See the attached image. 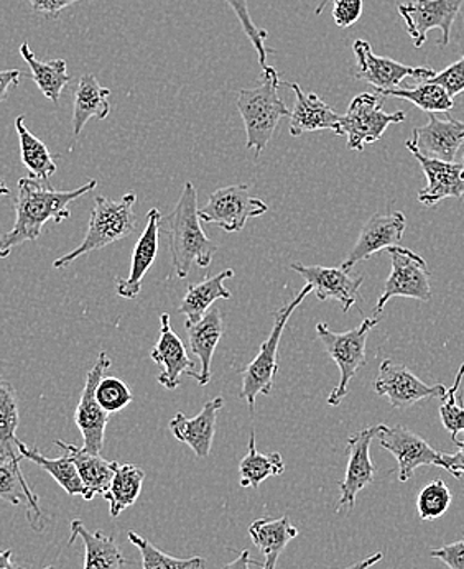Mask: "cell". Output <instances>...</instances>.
I'll return each instance as SVG.
<instances>
[{
    "instance_id": "6da1fadb",
    "label": "cell",
    "mask_w": 464,
    "mask_h": 569,
    "mask_svg": "<svg viewBox=\"0 0 464 569\" xmlns=\"http://www.w3.org/2000/svg\"><path fill=\"white\" fill-rule=\"evenodd\" d=\"M96 187L98 181L89 180L77 190L57 191L51 188L50 181L33 177L20 178L16 198V224L9 232L0 234V259H7L16 247L37 241L48 221L60 224L65 219H70V204Z\"/></svg>"
},
{
    "instance_id": "7a4b0ae2",
    "label": "cell",
    "mask_w": 464,
    "mask_h": 569,
    "mask_svg": "<svg viewBox=\"0 0 464 569\" xmlns=\"http://www.w3.org/2000/svg\"><path fill=\"white\" fill-rule=\"evenodd\" d=\"M198 216V193L191 181L184 187L180 200L174 211L161 218L160 229H165L170 242L171 266L177 279H187L191 267L208 269L219 247L203 232Z\"/></svg>"
},
{
    "instance_id": "3957f363",
    "label": "cell",
    "mask_w": 464,
    "mask_h": 569,
    "mask_svg": "<svg viewBox=\"0 0 464 569\" xmlns=\"http://www.w3.org/2000/svg\"><path fill=\"white\" fill-rule=\"evenodd\" d=\"M278 88L280 78L277 70L267 67L257 88L237 91L236 106L246 127V147L256 150L257 159L269 146L278 122L290 118V111L278 96Z\"/></svg>"
},
{
    "instance_id": "277c9868",
    "label": "cell",
    "mask_w": 464,
    "mask_h": 569,
    "mask_svg": "<svg viewBox=\"0 0 464 569\" xmlns=\"http://www.w3.org/2000/svg\"><path fill=\"white\" fill-rule=\"evenodd\" d=\"M136 201L137 194L134 191L124 194L122 200L119 201L105 197L96 198L86 238L77 249L55 260V269H65L86 253L105 249L129 238L136 229V214H134Z\"/></svg>"
},
{
    "instance_id": "5b68a950",
    "label": "cell",
    "mask_w": 464,
    "mask_h": 569,
    "mask_svg": "<svg viewBox=\"0 0 464 569\" xmlns=\"http://www.w3.org/2000/svg\"><path fill=\"white\" fill-rule=\"evenodd\" d=\"M381 318H366L357 328L346 332H335L328 325H316V335L325 346L329 358L335 361L342 372L338 386L329 393L328 403L338 407L342 400L348 396L351 379L356 376L361 367L366 366L367 336L374 326L379 325Z\"/></svg>"
},
{
    "instance_id": "8992f818",
    "label": "cell",
    "mask_w": 464,
    "mask_h": 569,
    "mask_svg": "<svg viewBox=\"0 0 464 569\" xmlns=\"http://www.w3.org/2000/svg\"><path fill=\"white\" fill-rule=\"evenodd\" d=\"M312 291V284H307L290 303L285 305V307H282L280 310L275 313L274 328H272L269 338L260 346V351L259 355L256 356V359L244 370L240 397L246 400L250 410H254L257 397L270 396L274 379L278 370V345H280L285 326H287L294 311L304 303L305 298H307Z\"/></svg>"
},
{
    "instance_id": "52a82bcc",
    "label": "cell",
    "mask_w": 464,
    "mask_h": 569,
    "mask_svg": "<svg viewBox=\"0 0 464 569\" xmlns=\"http://www.w3.org/2000/svg\"><path fill=\"white\" fill-rule=\"evenodd\" d=\"M383 108L384 96L379 92L376 94L363 92L351 101L348 111L339 121V136L348 139L346 146L349 150L363 152L367 143L383 139L388 126L405 121L404 111L387 114Z\"/></svg>"
},
{
    "instance_id": "ba28073f",
    "label": "cell",
    "mask_w": 464,
    "mask_h": 569,
    "mask_svg": "<svg viewBox=\"0 0 464 569\" xmlns=\"http://www.w3.org/2000/svg\"><path fill=\"white\" fill-rule=\"evenodd\" d=\"M391 256L392 272L384 284L383 295L377 301L374 313H383L384 307L392 298L404 297L414 300H432L428 266L421 256L402 246L387 249Z\"/></svg>"
},
{
    "instance_id": "9c48e42d",
    "label": "cell",
    "mask_w": 464,
    "mask_h": 569,
    "mask_svg": "<svg viewBox=\"0 0 464 569\" xmlns=\"http://www.w3.org/2000/svg\"><path fill=\"white\" fill-rule=\"evenodd\" d=\"M269 206L259 198L250 197L247 184L219 188L209 197L208 203L198 208L203 222L216 224L226 232H240L250 218L266 214Z\"/></svg>"
},
{
    "instance_id": "30bf717a",
    "label": "cell",
    "mask_w": 464,
    "mask_h": 569,
    "mask_svg": "<svg viewBox=\"0 0 464 569\" xmlns=\"http://www.w3.org/2000/svg\"><path fill=\"white\" fill-rule=\"evenodd\" d=\"M112 366L111 358L105 351L99 352L95 366L86 376L85 389L75 411V423L81 431L82 449L92 455H101L105 448L106 427H108L109 413L96 399V389L105 377L106 370Z\"/></svg>"
},
{
    "instance_id": "8fae6325",
    "label": "cell",
    "mask_w": 464,
    "mask_h": 569,
    "mask_svg": "<svg viewBox=\"0 0 464 569\" xmlns=\"http://www.w3.org/2000/svg\"><path fill=\"white\" fill-rule=\"evenodd\" d=\"M464 0H415L401 3L398 13L404 19L408 36L414 40L415 48L425 44L430 30H442V47L450 43L453 23L462 12Z\"/></svg>"
},
{
    "instance_id": "7c38bea8",
    "label": "cell",
    "mask_w": 464,
    "mask_h": 569,
    "mask_svg": "<svg viewBox=\"0 0 464 569\" xmlns=\"http://www.w3.org/2000/svg\"><path fill=\"white\" fill-rule=\"evenodd\" d=\"M374 390L377 396H386L391 406L398 410L414 407L426 399H445L448 393V389L442 383L426 386L407 367L394 365L388 359L379 367Z\"/></svg>"
},
{
    "instance_id": "4fadbf2b",
    "label": "cell",
    "mask_w": 464,
    "mask_h": 569,
    "mask_svg": "<svg viewBox=\"0 0 464 569\" xmlns=\"http://www.w3.org/2000/svg\"><path fill=\"white\" fill-rule=\"evenodd\" d=\"M377 430H379L377 427L364 428L348 440V447H346L348 466H346L345 479L339 485L342 497L336 503V513H342L343 510L351 512L356 506L357 493L373 485L376 479V466L371 459V443L377 437Z\"/></svg>"
},
{
    "instance_id": "5bb4252c",
    "label": "cell",
    "mask_w": 464,
    "mask_h": 569,
    "mask_svg": "<svg viewBox=\"0 0 464 569\" xmlns=\"http://www.w3.org/2000/svg\"><path fill=\"white\" fill-rule=\"evenodd\" d=\"M353 48L357 61V80L369 82L377 92L401 88L402 81L408 77L426 81L436 74L430 68L407 67L391 58L377 57L366 40L354 41Z\"/></svg>"
},
{
    "instance_id": "9a60e30c",
    "label": "cell",
    "mask_w": 464,
    "mask_h": 569,
    "mask_svg": "<svg viewBox=\"0 0 464 569\" xmlns=\"http://www.w3.org/2000/svg\"><path fill=\"white\" fill-rule=\"evenodd\" d=\"M377 440L381 447L386 448L388 452L395 456L398 462V481L407 482L414 478L415 471L422 466H436L440 455L430 447L424 438L407 430L401 425L387 427V425H377Z\"/></svg>"
},
{
    "instance_id": "2e32d148",
    "label": "cell",
    "mask_w": 464,
    "mask_h": 569,
    "mask_svg": "<svg viewBox=\"0 0 464 569\" xmlns=\"http://www.w3.org/2000/svg\"><path fill=\"white\" fill-rule=\"evenodd\" d=\"M290 267L307 284H312L319 301H339L343 311L348 313L359 300L363 276H353L351 270H345L343 267L304 266V263H292Z\"/></svg>"
},
{
    "instance_id": "e0dca14e",
    "label": "cell",
    "mask_w": 464,
    "mask_h": 569,
    "mask_svg": "<svg viewBox=\"0 0 464 569\" xmlns=\"http://www.w3.org/2000/svg\"><path fill=\"white\" fill-rule=\"evenodd\" d=\"M405 228H407V219H405L404 212L394 211L388 212V214H374L364 224L348 259L343 262V269L351 270L356 263L371 259L374 253L381 252V250L401 246Z\"/></svg>"
},
{
    "instance_id": "ac0fdd59",
    "label": "cell",
    "mask_w": 464,
    "mask_h": 569,
    "mask_svg": "<svg viewBox=\"0 0 464 569\" xmlns=\"http://www.w3.org/2000/svg\"><path fill=\"white\" fill-rule=\"evenodd\" d=\"M407 149L421 163L426 177V187L418 193L422 204L433 208L446 198L464 197V167L455 162L428 159L422 156L415 147L414 140H407Z\"/></svg>"
},
{
    "instance_id": "d6986e66",
    "label": "cell",
    "mask_w": 464,
    "mask_h": 569,
    "mask_svg": "<svg viewBox=\"0 0 464 569\" xmlns=\"http://www.w3.org/2000/svg\"><path fill=\"white\" fill-rule=\"evenodd\" d=\"M422 156L442 162H455L456 153L464 146V121L446 116L445 121L428 114L425 126L415 127L412 136Z\"/></svg>"
},
{
    "instance_id": "ffe728a7",
    "label": "cell",
    "mask_w": 464,
    "mask_h": 569,
    "mask_svg": "<svg viewBox=\"0 0 464 569\" xmlns=\"http://www.w3.org/2000/svg\"><path fill=\"white\" fill-rule=\"evenodd\" d=\"M150 358L164 369L158 376V382L167 390L177 389L184 373L194 379L198 376V372L194 370V362L188 358L184 341L171 329L168 313L160 317V336H158L157 345L150 351Z\"/></svg>"
},
{
    "instance_id": "44dd1931",
    "label": "cell",
    "mask_w": 464,
    "mask_h": 569,
    "mask_svg": "<svg viewBox=\"0 0 464 569\" xmlns=\"http://www.w3.org/2000/svg\"><path fill=\"white\" fill-rule=\"evenodd\" d=\"M160 221L161 214L158 209H150L147 212V224L142 236L134 247L132 266L127 279H116V291L119 297L134 300L139 297L142 290V280L149 272L150 266L157 259L158 242H160Z\"/></svg>"
},
{
    "instance_id": "7402d4cb",
    "label": "cell",
    "mask_w": 464,
    "mask_h": 569,
    "mask_svg": "<svg viewBox=\"0 0 464 569\" xmlns=\"http://www.w3.org/2000/svg\"><path fill=\"white\" fill-rule=\"evenodd\" d=\"M223 407H225V400L221 397H216L211 402L206 403L205 408L194 418H188L180 411L170 421V431L198 458H208L213 441H215L216 420H218V413Z\"/></svg>"
},
{
    "instance_id": "603a6c76",
    "label": "cell",
    "mask_w": 464,
    "mask_h": 569,
    "mask_svg": "<svg viewBox=\"0 0 464 569\" xmlns=\"http://www.w3.org/2000/svg\"><path fill=\"white\" fill-rule=\"evenodd\" d=\"M23 456L0 455V499L12 506H26L27 519L30 527L36 531L45 529V517L39 506V497L36 496L30 486L27 485L20 462Z\"/></svg>"
},
{
    "instance_id": "cb8c5ba5",
    "label": "cell",
    "mask_w": 464,
    "mask_h": 569,
    "mask_svg": "<svg viewBox=\"0 0 464 569\" xmlns=\"http://www.w3.org/2000/svg\"><path fill=\"white\" fill-rule=\"evenodd\" d=\"M292 91L297 96L294 111L290 112V133L300 137L305 132H318V130H333L339 136V121L342 116L336 114L332 106L326 104L319 96L302 89L298 82H288Z\"/></svg>"
},
{
    "instance_id": "d4e9b609",
    "label": "cell",
    "mask_w": 464,
    "mask_h": 569,
    "mask_svg": "<svg viewBox=\"0 0 464 569\" xmlns=\"http://www.w3.org/2000/svg\"><path fill=\"white\" fill-rule=\"evenodd\" d=\"M58 448L63 449L77 466L79 478L85 486V496L82 499L92 500L96 496H105L111 486L119 462L108 461L101 455H92L82 448L75 447L65 441H55Z\"/></svg>"
},
{
    "instance_id": "484cf974",
    "label": "cell",
    "mask_w": 464,
    "mask_h": 569,
    "mask_svg": "<svg viewBox=\"0 0 464 569\" xmlns=\"http://www.w3.org/2000/svg\"><path fill=\"white\" fill-rule=\"evenodd\" d=\"M188 338H190L191 351L201 362L196 380L199 386H208L211 382V362L215 356L216 346L221 341L225 325H223V315L219 308L209 310L198 323H185Z\"/></svg>"
},
{
    "instance_id": "4316f807",
    "label": "cell",
    "mask_w": 464,
    "mask_h": 569,
    "mask_svg": "<svg viewBox=\"0 0 464 569\" xmlns=\"http://www.w3.org/2000/svg\"><path fill=\"white\" fill-rule=\"evenodd\" d=\"M77 538L85 541V567L82 569H120L129 561L124 557L115 537L105 531H89L79 519L71 522V538L68 543L73 545Z\"/></svg>"
},
{
    "instance_id": "83f0119b",
    "label": "cell",
    "mask_w": 464,
    "mask_h": 569,
    "mask_svg": "<svg viewBox=\"0 0 464 569\" xmlns=\"http://www.w3.org/2000/svg\"><path fill=\"white\" fill-rule=\"evenodd\" d=\"M249 535L254 545L260 548L266 557L264 569H275L282 551L300 535V530L292 526L288 516L280 517V519L263 517V519L254 520L253 526L249 527Z\"/></svg>"
},
{
    "instance_id": "f1b7e54d",
    "label": "cell",
    "mask_w": 464,
    "mask_h": 569,
    "mask_svg": "<svg viewBox=\"0 0 464 569\" xmlns=\"http://www.w3.org/2000/svg\"><path fill=\"white\" fill-rule=\"evenodd\" d=\"M111 89L102 88L96 80L95 74H82L78 82L77 92H75L73 106V133L79 136L85 129L89 119L96 118L105 121L111 112L109 104Z\"/></svg>"
},
{
    "instance_id": "f546056e",
    "label": "cell",
    "mask_w": 464,
    "mask_h": 569,
    "mask_svg": "<svg viewBox=\"0 0 464 569\" xmlns=\"http://www.w3.org/2000/svg\"><path fill=\"white\" fill-rule=\"evenodd\" d=\"M233 277L234 270L226 269L218 276L190 284L178 311L185 315L190 323H198L208 313L215 301L229 300L233 297L231 291L225 287V280L233 279Z\"/></svg>"
},
{
    "instance_id": "4dcf8cb0",
    "label": "cell",
    "mask_w": 464,
    "mask_h": 569,
    "mask_svg": "<svg viewBox=\"0 0 464 569\" xmlns=\"http://www.w3.org/2000/svg\"><path fill=\"white\" fill-rule=\"evenodd\" d=\"M20 54H22L26 63L29 64L30 73H32L30 77H32L37 88L40 89L41 94H43L48 101H60L61 92L67 88L68 82L71 81V77L68 74L67 61L37 60L36 53H33L29 43H22V47H20Z\"/></svg>"
},
{
    "instance_id": "1f68e13d",
    "label": "cell",
    "mask_w": 464,
    "mask_h": 569,
    "mask_svg": "<svg viewBox=\"0 0 464 569\" xmlns=\"http://www.w3.org/2000/svg\"><path fill=\"white\" fill-rule=\"evenodd\" d=\"M16 130L20 142V159H22L23 167L30 171V177L50 181V178L57 173V163H55L48 147L27 129L23 116L16 119Z\"/></svg>"
},
{
    "instance_id": "d6a6232c",
    "label": "cell",
    "mask_w": 464,
    "mask_h": 569,
    "mask_svg": "<svg viewBox=\"0 0 464 569\" xmlns=\"http://www.w3.org/2000/svg\"><path fill=\"white\" fill-rule=\"evenodd\" d=\"M144 479H146V472L139 466L119 465L108 492L102 496L109 502L111 517L116 519L124 510L137 502L142 492Z\"/></svg>"
},
{
    "instance_id": "836d02e7",
    "label": "cell",
    "mask_w": 464,
    "mask_h": 569,
    "mask_svg": "<svg viewBox=\"0 0 464 569\" xmlns=\"http://www.w3.org/2000/svg\"><path fill=\"white\" fill-rule=\"evenodd\" d=\"M19 452L23 456V459L36 462L43 471H47L68 496H85V486H82L77 466H75L70 456L65 455L55 459L47 458V456L41 455L39 449L27 447L22 441H19Z\"/></svg>"
},
{
    "instance_id": "e575fe53",
    "label": "cell",
    "mask_w": 464,
    "mask_h": 569,
    "mask_svg": "<svg viewBox=\"0 0 464 569\" xmlns=\"http://www.w3.org/2000/svg\"><path fill=\"white\" fill-rule=\"evenodd\" d=\"M285 471V462L280 452L263 455L257 451L256 433H250L249 449L239 465L240 486L243 488L259 489L266 479L280 476Z\"/></svg>"
},
{
    "instance_id": "d590c367",
    "label": "cell",
    "mask_w": 464,
    "mask_h": 569,
    "mask_svg": "<svg viewBox=\"0 0 464 569\" xmlns=\"http://www.w3.org/2000/svg\"><path fill=\"white\" fill-rule=\"evenodd\" d=\"M379 94L384 98L391 96V98L405 99V101L412 102L428 114L450 112L453 104H455V101L446 94L442 86L430 81H422L421 84L414 86V88L387 89V91H381Z\"/></svg>"
},
{
    "instance_id": "8d00e7d4",
    "label": "cell",
    "mask_w": 464,
    "mask_h": 569,
    "mask_svg": "<svg viewBox=\"0 0 464 569\" xmlns=\"http://www.w3.org/2000/svg\"><path fill=\"white\" fill-rule=\"evenodd\" d=\"M19 400L12 383L0 373V455H17L19 449Z\"/></svg>"
},
{
    "instance_id": "74e56055",
    "label": "cell",
    "mask_w": 464,
    "mask_h": 569,
    "mask_svg": "<svg viewBox=\"0 0 464 569\" xmlns=\"http://www.w3.org/2000/svg\"><path fill=\"white\" fill-rule=\"evenodd\" d=\"M127 537H129L130 543L136 545L137 550L140 551L142 569H195L201 561H205L199 557L181 560V558L164 553L160 548L155 547L152 541L132 530L127 533Z\"/></svg>"
},
{
    "instance_id": "f35d334b",
    "label": "cell",
    "mask_w": 464,
    "mask_h": 569,
    "mask_svg": "<svg viewBox=\"0 0 464 569\" xmlns=\"http://www.w3.org/2000/svg\"><path fill=\"white\" fill-rule=\"evenodd\" d=\"M452 490L442 479H435V481L426 485L417 497L418 517H421L422 522H428V520L445 516L450 506H452Z\"/></svg>"
},
{
    "instance_id": "ab89813d",
    "label": "cell",
    "mask_w": 464,
    "mask_h": 569,
    "mask_svg": "<svg viewBox=\"0 0 464 569\" xmlns=\"http://www.w3.org/2000/svg\"><path fill=\"white\" fill-rule=\"evenodd\" d=\"M229 3V7L236 13L237 20L240 22V27H243L244 33H246L247 39L253 43L254 50L257 51V57H259L260 67L263 70H266L269 64H267V57H269V50H267L264 41L267 40L269 33L267 30L259 29L256 23L253 22V17L249 13V7H247V0H226Z\"/></svg>"
},
{
    "instance_id": "60d3db41",
    "label": "cell",
    "mask_w": 464,
    "mask_h": 569,
    "mask_svg": "<svg viewBox=\"0 0 464 569\" xmlns=\"http://www.w3.org/2000/svg\"><path fill=\"white\" fill-rule=\"evenodd\" d=\"M96 399L99 406L105 408L109 415L124 410L134 400L130 387L117 377H102L96 389Z\"/></svg>"
},
{
    "instance_id": "b9f144b4",
    "label": "cell",
    "mask_w": 464,
    "mask_h": 569,
    "mask_svg": "<svg viewBox=\"0 0 464 569\" xmlns=\"http://www.w3.org/2000/svg\"><path fill=\"white\" fill-rule=\"evenodd\" d=\"M440 418L443 427L452 433L453 441H458V435L464 433V407L462 399L456 397H446L445 402L440 407Z\"/></svg>"
},
{
    "instance_id": "7bdbcfd3",
    "label": "cell",
    "mask_w": 464,
    "mask_h": 569,
    "mask_svg": "<svg viewBox=\"0 0 464 569\" xmlns=\"http://www.w3.org/2000/svg\"><path fill=\"white\" fill-rule=\"evenodd\" d=\"M426 81L442 86V88L445 89L446 94L452 99L462 94V92H464V53L462 60L456 61L452 67L440 71V73H436L435 77H432Z\"/></svg>"
},
{
    "instance_id": "ee69618b",
    "label": "cell",
    "mask_w": 464,
    "mask_h": 569,
    "mask_svg": "<svg viewBox=\"0 0 464 569\" xmlns=\"http://www.w3.org/2000/svg\"><path fill=\"white\" fill-rule=\"evenodd\" d=\"M363 0H335V9H333V19L342 29H348L354 26L363 16Z\"/></svg>"
},
{
    "instance_id": "f6af8a7d",
    "label": "cell",
    "mask_w": 464,
    "mask_h": 569,
    "mask_svg": "<svg viewBox=\"0 0 464 569\" xmlns=\"http://www.w3.org/2000/svg\"><path fill=\"white\" fill-rule=\"evenodd\" d=\"M430 557L442 561L450 569H464V538L430 551Z\"/></svg>"
},
{
    "instance_id": "bcb514c9",
    "label": "cell",
    "mask_w": 464,
    "mask_h": 569,
    "mask_svg": "<svg viewBox=\"0 0 464 569\" xmlns=\"http://www.w3.org/2000/svg\"><path fill=\"white\" fill-rule=\"evenodd\" d=\"M456 447L460 449L455 455H443L442 452L436 466H438V468L446 469L453 478L460 479L464 476V440L458 441Z\"/></svg>"
},
{
    "instance_id": "7dc6e473",
    "label": "cell",
    "mask_w": 464,
    "mask_h": 569,
    "mask_svg": "<svg viewBox=\"0 0 464 569\" xmlns=\"http://www.w3.org/2000/svg\"><path fill=\"white\" fill-rule=\"evenodd\" d=\"M29 2L33 12L57 19L67 7L73 6L79 0H29Z\"/></svg>"
},
{
    "instance_id": "c3c4849f",
    "label": "cell",
    "mask_w": 464,
    "mask_h": 569,
    "mask_svg": "<svg viewBox=\"0 0 464 569\" xmlns=\"http://www.w3.org/2000/svg\"><path fill=\"white\" fill-rule=\"evenodd\" d=\"M22 74L20 70L0 71V102L6 101L13 86H19L20 80H22Z\"/></svg>"
},
{
    "instance_id": "681fc988",
    "label": "cell",
    "mask_w": 464,
    "mask_h": 569,
    "mask_svg": "<svg viewBox=\"0 0 464 569\" xmlns=\"http://www.w3.org/2000/svg\"><path fill=\"white\" fill-rule=\"evenodd\" d=\"M253 565L259 563L250 558L249 551L244 550L236 560L231 561V563L225 565L221 569H250Z\"/></svg>"
},
{
    "instance_id": "f907efd6",
    "label": "cell",
    "mask_w": 464,
    "mask_h": 569,
    "mask_svg": "<svg viewBox=\"0 0 464 569\" xmlns=\"http://www.w3.org/2000/svg\"><path fill=\"white\" fill-rule=\"evenodd\" d=\"M384 553H374L371 555V557H367L366 560L357 561V563L351 565L348 568H342V569H369L373 568L374 565L379 563V561H383Z\"/></svg>"
},
{
    "instance_id": "816d5d0a",
    "label": "cell",
    "mask_w": 464,
    "mask_h": 569,
    "mask_svg": "<svg viewBox=\"0 0 464 569\" xmlns=\"http://www.w3.org/2000/svg\"><path fill=\"white\" fill-rule=\"evenodd\" d=\"M464 377V362L462 367H460L458 373H456L455 382H453V386L450 387L448 393H446V397H456L458 396L460 386H462V380ZM445 397V399H446Z\"/></svg>"
},
{
    "instance_id": "f5cc1de1",
    "label": "cell",
    "mask_w": 464,
    "mask_h": 569,
    "mask_svg": "<svg viewBox=\"0 0 464 569\" xmlns=\"http://www.w3.org/2000/svg\"><path fill=\"white\" fill-rule=\"evenodd\" d=\"M12 563V550L0 551V569L10 567Z\"/></svg>"
},
{
    "instance_id": "db71d44e",
    "label": "cell",
    "mask_w": 464,
    "mask_h": 569,
    "mask_svg": "<svg viewBox=\"0 0 464 569\" xmlns=\"http://www.w3.org/2000/svg\"><path fill=\"white\" fill-rule=\"evenodd\" d=\"M7 194H10L9 188L0 181V197H7Z\"/></svg>"
},
{
    "instance_id": "11a10c76",
    "label": "cell",
    "mask_w": 464,
    "mask_h": 569,
    "mask_svg": "<svg viewBox=\"0 0 464 569\" xmlns=\"http://www.w3.org/2000/svg\"><path fill=\"white\" fill-rule=\"evenodd\" d=\"M328 2H329V0H322V2L318 3V7H316L315 12L318 13V16H319V13L323 12V9H325L326 3H328Z\"/></svg>"
},
{
    "instance_id": "9f6ffc18",
    "label": "cell",
    "mask_w": 464,
    "mask_h": 569,
    "mask_svg": "<svg viewBox=\"0 0 464 569\" xmlns=\"http://www.w3.org/2000/svg\"><path fill=\"white\" fill-rule=\"evenodd\" d=\"M195 569H206V561H201Z\"/></svg>"
},
{
    "instance_id": "6f0895ef",
    "label": "cell",
    "mask_w": 464,
    "mask_h": 569,
    "mask_svg": "<svg viewBox=\"0 0 464 569\" xmlns=\"http://www.w3.org/2000/svg\"><path fill=\"white\" fill-rule=\"evenodd\" d=\"M47 569H55L53 567L47 568Z\"/></svg>"
},
{
    "instance_id": "680465c9",
    "label": "cell",
    "mask_w": 464,
    "mask_h": 569,
    "mask_svg": "<svg viewBox=\"0 0 464 569\" xmlns=\"http://www.w3.org/2000/svg\"><path fill=\"white\" fill-rule=\"evenodd\" d=\"M463 167H464V162H463Z\"/></svg>"
}]
</instances>
